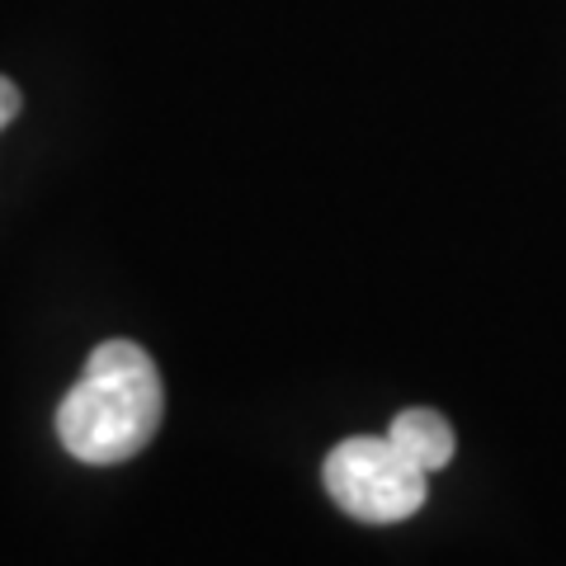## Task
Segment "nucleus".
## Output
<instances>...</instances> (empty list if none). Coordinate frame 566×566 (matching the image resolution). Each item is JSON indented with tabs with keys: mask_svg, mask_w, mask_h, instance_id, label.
Instances as JSON below:
<instances>
[{
	"mask_svg": "<svg viewBox=\"0 0 566 566\" xmlns=\"http://www.w3.org/2000/svg\"><path fill=\"white\" fill-rule=\"evenodd\" d=\"M161 374L133 340H104L85 359L81 382L57 406V439L76 463H128L161 430Z\"/></svg>",
	"mask_w": 566,
	"mask_h": 566,
	"instance_id": "1",
	"label": "nucleus"
},
{
	"mask_svg": "<svg viewBox=\"0 0 566 566\" xmlns=\"http://www.w3.org/2000/svg\"><path fill=\"white\" fill-rule=\"evenodd\" d=\"M387 439L411 458V463L420 472H439V468H449V458L458 449V439H453V424L430 411V406H411V411H401L392 420V430H387Z\"/></svg>",
	"mask_w": 566,
	"mask_h": 566,
	"instance_id": "3",
	"label": "nucleus"
},
{
	"mask_svg": "<svg viewBox=\"0 0 566 566\" xmlns=\"http://www.w3.org/2000/svg\"><path fill=\"white\" fill-rule=\"evenodd\" d=\"M20 85H14V81H6V76H0V133H6L10 128V123L14 118H20Z\"/></svg>",
	"mask_w": 566,
	"mask_h": 566,
	"instance_id": "4",
	"label": "nucleus"
},
{
	"mask_svg": "<svg viewBox=\"0 0 566 566\" xmlns=\"http://www.w3.org/2000/svg\"><path fill=\"white\" fill-rule=\"evenodd\" d=\"M326 491L349 520L397 524L424 505V476L387 434H354L326 453Z\"/></svg>",
	"mask_w": 566,
	"mask_h": 566,
	"instance_id": "2",
	"label": "nucleus"
}]
</instances>
